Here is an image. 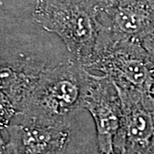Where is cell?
Listing matches in <instances>:
<instances>
[{
  "mask_svg": "<svg viewBox=\"0 0 154 154\" xmlns=\"http://www.w3.org/2000/svg\"><path fill=\"white\" fill-rule=\"evenodd\" d=\"M90 72L76 60L45 67L19 108L22 119L45 125H73Z\"/></svg>",
  "mask_w": 154,
  "mask_h": 154,
  "instance_id": "1",
  "label": "cell"
},
{
  "mask_svg": "<svg viewBox=\"0 0 154 154\" xmlns=\"http://www.w3.org/2000/svg\"><path fill=\"white\" fill-rule=\"evenodd\" d=\"M33 18L56 33L77 62L88 63L102 26L99 12L88 0H36Z\"/></svg>",
  "mask_w": 154,
  "mask_h": 154,
  "instance_id": "2",
  "label": "cell"
},
{
  "mask_svg": "<svg viewBox=\"0 0 154 154\" xmlns=\"http://www.w3.org/2000/svg\"><path fill=\"white\" fill-rule=\"evenodd\" d=\"M88 69L104 73L116 85L150 93L154 84V57L141 42L126 38L102 24Z\"/></svg>",
  "mask_w": 154,
  "mask_h": 154,
  "instance_id": "3",
  "label": "cell"
},
{
  "mask_svg": "<svg viewBox=\"0 0 154 154\" xmlns=\"http://www.w3.org/2000/svg\"><path fill=\"white\" fill-rule=\"evenodd\" d=\"M116 87L121 98L122 119L114 139L115 151L148 154L154 145V98L131 87Z\"/></svg>",
  "mask_w": 154,
  "mask_h": 154,
  "instance_id": "4",
  "label": "cell"
},
{
  "mask_svg": "<svg viewBox=\"0 0 154 154\" xmlns=\"http://www.w3.org/2000/svg\"><path fill=\"white\" fill-rule=\"evenodd\" d=\"M83 109L88 110L94 119L98 152L102 154L113 153L114 139L121 123L122 101L117 88L110 77L90 73Z\"/></svg>",
  "mask_w": 154,
  "mask_h": 154,
  "instance_id": "5",
  "label": "cell"
},
{
  "mask_svg": "<svg viewBox=\"0 0 154 154\" xmlns=\"http://www.w3.org/2000/svg\"><path fill=\"white\" fill-rule=\"evenodd\" d=\"M73 125H45L23 120L5 128L10 154H71Z\"/></svg>",
  "mask_w": 154,
  "mask_h": 154,
  "instance_id": "6",
  "label": "cell"
},
{
  "mask_svg": "<svg viewBox=\"0 0 154 154\" xmlns=\"http://www.w3.org/2000/svg\"><path fill=\"white\" fill-rule=\"evenodd\" d=\"M99 19L116 33L142 43L154 32V0H118Z\"/></svg>",
  "mask_w": 154,
  "mask_h": 154,
  "instance_id": "7",
  "label": "cell"
},
{
  "mask_svg": "<svg viewBox=\"0 0 154 154\" xmlns=\"http://www.w3.org/2000/svg\"><path fill=\"white\" fill-rule=\"evenodd\" d=\"M45 69L43 63L30 58L0 59V90L9 97L18 112Z\"/></svg>",
  "mask_w": 154,
  "mask_h": 154,
  "instance_id": "8",
  "label": "cell"
},
{
  "mask_svg": "<svg viewBox=\"0 0 154 154\" xmlns=\"http://www.w3.org/2000/svg\"><path fill=\"white\" fill-rule=\"evenodd\" d=\"M18 115L17 107L9 97L0 90V127L5 129Z\"/></svg>",
  "mask_w": 154,
  "mask_h": 154,
  "instance_id": "9",
  "label": "cell"
},
{
  "mask_svg": "<svg viewBox=\"0 0 154 154\" xmlns=\"http://www.w3.org/2000/svg\"><path fill=\"white\" fill-rule=\"evenodd\" d=\"M88 1L94 6L99 13H100L114 5L118 0H88Z\"/></svg>",
  "mask_w": 154,
  "mask_h": 154,
  "instance_id": "10",
  "label": "cell"
},
{
  "mask_svg": "<svg viewBox=\"0 0 154 154\" xmlns=\"http://www.w3.org/2000/svg\"><path fill=\"white\" fill-rule=\"evenodd\" d=\"M142 45L146 50L154 57V32L151 33L146 38H145L142 41Z\"/></svg>",
  "mask_w": 154,
  "mask_h": 154,
  "instance_id": "11",
  "label": "cell"
},
{
  "mask_svg": "<svg viewBox=\"0 0 154 154\" xmlns=\"http://www.w3.org/2000/svg\"><path fill=\"white\" fill-rule=\"evenodd\" d=\"M3 130H5V129L0 127V154H10L8 151L7 142L4 140V137H3Z\"/></svg>",
  "mask_w": 154,
  "mask_h": 154,
  "instance_id": "12",
  "label": "cell"
},
{
  "mask_svg": "<svg viewBox=\"0 0 154 154\" xmlns=\"http://www.w3.org/2000/svg\"><path fill=\"white\" fill-rule=\"evenodd\" d=\"M151 94L152 95V97L154 98V84L153 86H152V91H151Z\"/></svg>",
  "mask_w": 154,
  "mask_h": 154,
  "instance_id": "13",
  "label": "cell"
},
{
  "mask_svg": "<svg viewBox=\"0 0 154 154\" xmlns=\"http://www.w3.org/2000/svg\"><path fill=\"white\" fill-rule=\"evenodd\" d=\"M96 154H102V153H100V152H96ZM111 154H122V153H120V152H113V153H111Z\"/></svg>",
  "mask_w": 154,
  "mask_h": 154,
  "instance_id": "14",
  "label": "cell"
},
{
  "mask_svg": "<svg viewBox=\"0 0 154 154\" xmlns=\"http://www.w3.org/2000/svg\"><path fill=\"white\" fill-rule=\"evenodd\" d=\"M97 152H98V151H97ZM95 154H96V153H95Z\"/></svg>",
  "mask_w": 154,
  "mask_h": 154,
  "instance_id": "15",
  "label": "cell"
}]
</instances>
